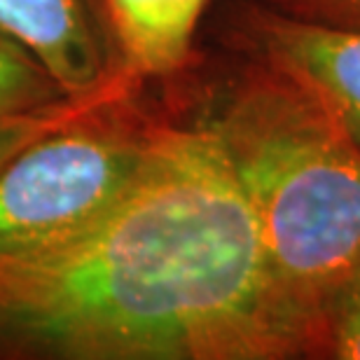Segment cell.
<instances>
[{"label":"cell","mask_w":360,"mask_h":360,"mask_svg":"<svg viewBox=\"0 0 360 360\" xmlns=\"http://www.w3.org/2000/svg\"><path fill=\"white\" fill-rule=\"evenodd\" d=\"M330 5H337V7H347V10H354L360 12V0H326Z\"/></svg>","instance_id":"10"},{"label":"cell","mask_w":360,"mask_h":360,"mask_svg":"<svg viewBox=\"0 0 360 360\" xmlns=\"http://www.w3.org/2000/svg\"><path fill=\"white\" fill-rule=\"evenodd\" d=\"M131 75H167L190 54L208 0H103Z\"/></svg>","instance_id":"6"},{"label":"cell","mask_w":360,"mask_h":360,"mask_svg":"<svg viewBox=\"0 0 360 360\" xmlns=\"http://www.w3.org/2000/svg\"><path fill=\"white\" fill-rule=\"evenodd\" d=\"M309 342L204 127H155L110 208L0 248V360H269Z\"/></svg>","instance_id":"1"},{"label":"cell","mask_w":360,"mask_h":360,"mask_svg":"<svg viewBox=\"0 0 360 360\" xmlns=\"http://www.w3.org/2000/svg\"><path fill=\"white\" fill-rule=\"evenodd\" d=\"M0 28L31 49L68 94H89L120 75L84 0H0Z\"/></svg>","instance_id":"4"},{"label":"cell","mask_w":360,"mask_h":360,"mask_svg":"<svg viewBox=\"0 0 360 360\" xmlns=\"http://www.w3.org/2000/svg\"><path fill=\"white\" fill-rule=\"evenodd\" d=\"M129 77L131 73L124 68L122 73L96 91L73 94L52 105L35 108V110L0 115V171L10 164L19 153H24L28 146L40 141L42 136L59 131L63 127H70L80 122L87 115L101 110L105 105L120 103L127 96Z\"/></svg>","instance_id":"7"},{"label":"cell","mask_w":360,"mask_h":360,"mask_svg":"<svg viewBox=\"0 0 360 360\" xmlns=\"http://www.w3.org/2000/svg\"><path fill=\"white\" fill-rule=\"evenodd\" d=\"M232 169L274 278L316 340L360 278V146L290 73L236 87L201 122Z\"/></svg>","instance_id":"2"},{"label":"cell","mask_w":360,"mask_h":360,"mask_svg":"<svg viewBox=\"0 0 360 360\" xmlns=\"http://www.w3.org/2000/svg\"><path fill=\"white\" fill-rule=\"evenodd\" d=\"M328 340L335 356L360 360V278L349 288L347 295L333 311L328 323Z\"/></svg>","instance_id":"9"},{"label":"cell","mask_w":360,"mask_h":360,"mask_svg":"<svg viewBox=\"0 0 360 360\" xmlns=\"http://www.w3.org/2000/svg\"><path fill=\"white\" fill-rule=\"evenodd\" d=\"M117 105L42 136L0 171V248L80 227L131 187L155 127L127 124Z\"/></svg>","instance_id":"3"},{"label":"cell","mask_w":360,"mask_h":360,"mask_svg":"<svg viewBox=\"0 0 360 360\" xmlns=\"http://www.w3.org/2000/svg\"><path fill=\"white\" fill-rule=\"evenodd\" d=\"M267 40L278 66L307 84L360 146V33L276 19Z\"/></svg>","instance_id":"5"},{"label":"cell","mask_w":360,"mask_h":360,"mask_svg":"<svg viewBox=\"0 0 360 360\" xmlns=\"http://www.w3.org/2000/svg\"><path fill=\"white\" fill-rule=\"evenodd\" d=\"M73 96L61 87L45 63L0 28V115H14L52 105Z\"/></svg>","instance_id":"8"}]
</instances>
